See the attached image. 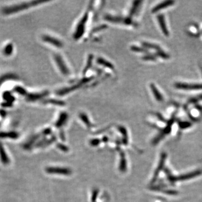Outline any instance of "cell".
I'll return each instance as SVG.
<instances>
[{
	"mask_svg": "<svg viewBox=\"0 0 202 202\" xmlns=\"http://www.w3.org/2000/svg\"><path fill=\"white\" fill-rule=\"evenodd\" d=\"M46 1H31L29 2H23L22 4H18V5H14L12 6L6 7L3 10V13L4 14L9 15L13 13H18L21 11H23L27 8H28L29 7L35 6L37 5H39L41 3H44Z\"/></svg>",
	"mask_w": 202,
	"mask_h": 202,
	"instance_id": "cell-1",
	"label": "cell"
},
{
	"mask_svg": "<svg viewBox=\"0 0 202 202\" xmlns=\"http://www.w3.org/2000/svg\"><path fill=\"white\" fill-rule=\"evenodd\" d=\"M53 60H55L56 65L58 67L59 71L62 75L67 76L70 74V70L68 68L66 62L61 55H60L59 54L55 55L53 56Z\"/></svg>",
	"mask_w": 202,
	"mask_h": 202,
	"instance_id": "cell-2",
	"label": "cell"
},
{
	"mask_svg": "<svg viewBox=\"0 0 202 202\" xmlns=\"http://www.w3.org/2000/svg\"><path fill=\"white\" fill-rule=\"evenodd\" d=\"M157 19L159 21V27L161 28V29L162 30V32L163 33V34L166 36H169L170 33L166 25V21H165L164 16L163 15H159L157 16Z\"/></svg>",
	"mask_w": 202,
	"mask_h": 202,
	"instance_id": "cell-6",
	"label": "cell"
},
{
	"mask_svg": "<svg viewBox=\"0 0 202 202\" xmlns=\"http://www.w3.org/2000/svg\"><path fill=\"white\" fill-rule=\"evenodd\" d=\"M131 50L137 52H147L148 50L145 48H142L137 46H132L131 47Z\"/></svg>",
	"mask_w": 202,
	"mask_h": 202,
	"instance_id": "cell-15",
	"label": "cell"
},
{
	"mask_svg": "<svg viewBox=\"0 0 202 202\" xmlns=\"http://www.w3.org/2000/svg\"><path fill=\"white\" fill-rule=\"evenodd\" d=\"M88 13H86L82 17L81 19L80 20L79 22L76 27L75 31L74 34V36L76 39H79L83 34L84 32V30L86 28L85 27L86 25L88 22Z\"/></svg>",
	"mask_w": 202,
	"mask_h": 202,
	"instance_id": "cell-3",
	"label": "cell"
},
{
	"mask_svg": "<svg viewBox=\"0 0 202 202\" xmlns=\"http://www.w3.org/2000/svg\"><path fill=\"white\" fill-rule=\"evenodd\" d=\"M150 88H151L152 92L153 93V95H154L156 100L158 102H160L163 101L164 98H163V95L160 93L158 88L155 86V84L153 83H151L150 84Z\"/></svg>",
	"mask_w": 202,
	"mask_h": 202,
	"instance_id": "cell-8",
	"label": "cell"
},
{
	"mask_svg": "<svg viewBox=\"0 0 202 202\" xmlns=\"http://www.w3.org/2000/svg\"><path fill=\"white\" fill-rule=\"evenodd\" d=\"M174 3H175V1H171V0L163 1V2L157 5H156V6L153 7V9L152 10V13H156L159 11H161V10H163L165 8H167V7L173 5Z\"/></svg>",
	"mask_w": 202,
	"mask_h": 202,
	"instance_id": "cell-7",
	"label": "cell"
},
{
	"mask_svg": "<svg viewBox=\"0 0 202 202\" xmlns=\"http://www.w3.org/2000/svg\"><path fill=\"white\" fill-rule=\"evenodd\" d=\"M142 46L144 47L145 48L147 49H153V50H155L158 51V50H161V47L159 46V45H157L156 44L152 43L149 42H143L142 43Z\"/></svg>",
	"mask_w": 202,
	"mask_h": 202,
	"instance_id": "cell-10",
	"label": "cell"
},
{
	"mask_svg": "<svg viewBox=\"0 0 202 202\" xmlns=\"http://www.w3.org/2000/svg\"><path fill=\"white\" fill-rule=\"evenodd\" d=\"M202 101V94L198 95L197 96L191 98H190L189 101H188V104H195L199 102H201Z\"/></svg>",
	"mask_w": 202,
	"mask_h": 202,
	"instance_id": "cell-13",
	"label": "cell"
},
{
	"mask_svg": "<svg viewBox=\"0 0 202 202\" xmlns=\"http://www.w3.org/2000/svg\"><path fill=\"white\" fill-rule=\"evenodd\" d=\"M175 87L177 89L185 90H199L202 89V84H190L185 83H176L175 84Z\"/></svg>",
	"mask_w": 202,
	"mask_h": 202,
	"instance_id": "cell-5",
	"label": "cell"
},
{
	"mask_svg": "<svg viewBox=\"0 0 202 202\" xmlns=\"http://www.w3.org/2000/svg\"><path fill=\"white\" fill-rule=\"evenodd\" d=\"M142 1H134L133 2V6L130 9V12H129V15H130V18H131V17L133 16H134V15L136 14V13L137 12L138 10V8L139 6H140V4L142 3Z\"/></svg>",
	"mask_w": 202,
	"mask_h": 202,
	"instance_id": "cell-9",
	"label": "cell"
},
{
	"mask_svg": "<svg viewBox=\"0 0 202 202\" xmlns=\"http://www.w3.org/2000/svg\"><path fill=\"white\" fill-rule=\"evenodd\" d=\"M192 26H193V28L194 29H192L191 27L190 26L189 29H188V31L189 30V34H190L193 36H197L199 35V29L196 25L194 24Z\"/></svg>",
	"mask_w": 202,
	"mask_h": 202,
	"instance_id": "cell-11",
	"label": "cell"
},
{
	"mask_svg": "<svg viewBox=\"0 0 202 202\" xmlns=\"http://www.w3.org/2000/svg\"><path fill=\"white\" fill-rule=\"evenodd\" d=\"M142 59L144 61H155L157 60V56L156 55H146L144 56Z\"/></svg>",
	"mask_w": 202,
	"mask_h": 202,
	"instance_id": "cell-14",
	"label": "cell"
},
{
	"mask_svg": "<svg viewBox=\"0 0 202 202\" xmlns=\"http://www.w3.org/2000/svg\"><path fill=\"white\" fill-rule=\"evenodd\" d=\"M42 40L44 42L50 44L56 48H62L64 46V44L61 40L55 36H52L49 34H44L42 37Z\"/></svg>",
	"mask_w": 202,
	"mask_h": 202,
	"instance_id": "cell-4",
	"label": "cell"
},
{
	"mask_svg": "<svg viewBox=\"0 0 202 202\" xmlns=\"http://www.w3.org/2000/svg\"><path fill=\"white\" fill-rule=\"evenodd\" d=\"M156 55L157 57L161 58H163V59H165V60H168L170 58V55L168 53H167L165 52H164L163 50H162L157 51V53H156Z\"/></svg>",
	"mask_w": 202,
	"mask_h": 202,
	"instance_id": "cell-12",
	"label": "cell"
}]
</instances>
